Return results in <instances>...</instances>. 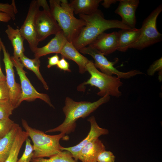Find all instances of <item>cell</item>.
I'll return each mask as SVG.
<instances>
[{
    "instance_id": "cell-1",
    "label": "cell",
    "mask_w": 162,
    "mask_h": 162,
    "mask_svg": "<svg viewBox=\"0 0 162 162\" xmlns=\"http://www.w3.org/2000/svg\"><path fill=\"white\" fill-rule=\"evenodd\" d=\"M79 16L86 24L72 42L79 51L92 44L99 35L107 29L112 28L134 29L121 21L105 19L103 13L99 10L90 15L79 14Z\"/></svg>"
},
{
    "instance_id": "cell-2",
    "label": "cell",
    "mask_w": 162,
    "mask_h": 162,
    "mask_svg": "<svg viewBox=\"0 0 162 162\" xmlns=\"http://www.w3.org/2000/svg\"><path fill=\"white\" fill-rule=\"evenodd\" d=\"M110 96L106 95L93 102L86 101L76 102L67 97L63 111L65 116L63 123L55 128L49 129L45 133L56 132L68 134L74 131L76 121L80 118H84L95 110L102 104L108 102Z\"/></svg>"
},
{
    "instance_id": "cell-3",
    "label": "cell",
    "mask_w": 162,
    "mask_h": 162,
    "mask_svg": "<svg viewBox=\"0 0 162 162\" xmlns=\"http://www.w3.org/2000/svg\"><path fill=\"white\" fill-rule=\"evenodd\" d=\"M50 12L56 20L68 42H72L85 22L76 18L70 3L66 0H50Z\"/></svg>"
},
{
    "instance_id": "cell-4",
    "label": "cell",
    "mask_w": 162,
    "mask_h": 162,
    "mask_svg": "<svg viewBox=\"0 0 162 162\" xmlns=\"http://www.w3.org/2000/svg\"><path fill=\"white\" fill-rule=\"evenodd\" d=\"M22 125L26 131L32 139L34 149L32 158L52 156L62 151V147L60 144V140L66 137L63 132L58 134L51 135L44 132L33 128L30 126L25 120H22Z\"/></svg>"
},
{
    "instance_id": "cell-5",
    "label": "cell",
    "mask_w": 162,
    "mask_h": 162,
    "mask_svg": "<svg viewBox=\"0 0 162 162\" xmlns=\"http://www.w3.org/2000/svg\"><path fill=\"white\" fill-rule=\"evenodd\" d=\"M86 71L90 75V77L86 81L77 87L78 91H84V86L89 85L98 88L99 91L97 94L103 97L106 95L118 98L121 96L122 92L119 88L123 85L120 79L117 76H110L98 70L94 63L89 61L86 65Z\"/></svg>"
},
{
    "instance_id": "cell-6",
    "label": "cell",
    "mask_w": 162,
    "mask_h": 162,
    "mask_svg": "<svg viewBox=\"0 0 162 162\" xmlns=\"http://www.w3.org/2000/svg\"><path fill=\"white\" fill-rule=\"evenodd\" d=\"M162 11L161 4L154 9L144 20L140 28L141 34L139 38L130 46L129 49L141 50L161 41L162 35L157 30L156 21Z\"/></svg>"
},
{
    "instance_id": "cell-7",
    "label": "cell",
    "mask_w": 162,
    "mask_h": 162,
    "mask_svg": "<svg viewBox=\"0 0 162 162\" xmlns=\"http://www.w3.org/2000/svg\"><path fill=\"white\" fill-rule=\"evenodd\" d=\"M80 52L91 56L94 59V64L97 68H99L101 72L110 76L116 75L120 79H128L137 75L143 74L138 70H131L128 72L120 71L115 68L114 65L118 62V59L113 62L108 60L102 53L92 46L83 48L79 50Z\"/></svg>"
},
{
    "instance_id": "cell-8",
    "label": "cell",
    "mask_w": 162,
    "mask_h": 162,
    "mask_svg": "<svg viewBox=\"0 0 162 162\" xmlns=\"http://www.w3.org/2000/svg\"><path fill=\"white\" fill-rule=\"evenodd\" d=\"M10 58L16 69L21 83L22 93L18 106L24 100L31 101L39 98L45 102L50 106L54 107L48 95L46 94L38 92L31 84L26 76V73L24 70V66L19 59L13 56L10 57Z\"/></svg>"
},
{
    "instance_id": "cell-9",
    "label": "cell",
    "mask_w": 162,
    "mask_h": 162,
    "mask_svg": "<svg viewBox=\"0 0 162 162\" xmlns=\"http://www.w3.org/2000/svg\"><path fill=\"white\" fill-rule=\"evenodd\" d=\"M40 7L39 0L31 1L27 16L19 29L24 39L28 41L30 49L33 52L38 44L35 30V18Z\"/></svg>"
},
{
    "instance_id": "cell-10",
    "label": "cell",
    "mask_w": 162,
    "mask_h": 162,
    "mask_svg": "<svg viewBox=\"0 0 162 162\" xmlns=\"http://www.w3.org/2000/svg\"><path fill=\"white\" fill-rule=\"evenodd\" d=\"M35 25L38 43L52 34H56L61 30L50 10H39L35 16Z\"/></svg>"
},
{
    "instance_id": "cell-11",
    "label": "cell",
    "mask_w": 162,
    "mask_h": 162,
    "mask_svg": "<svg viewBox=\"0 0 162 162\" xmlns=\"http://www.w3.org/2000/svg\"><path fill=\"white\" fill-rule=\"evenodd\" d=\"M0 43L4 54L3 61L6 73V81L10 91V101L15 109L19 106L18 103L22 93L21 86L16 82L14 65L10 54L7 51L0 37Z\"/></svg>"
},
{
    "instance_id": "cell-12",
    "label": "cell",
    "mask_w": 162,
    "mask_h": 162,
    "mask_svg": "<svg viewBox=\"0 0 162 162\" xmlns=\"http://www.w3.org/2000/svg\"><path fill=\"white\" fill-rule=\"evenodd\" d=\"M88 121L90 123V129L86 137L76 146L68 147H62L61 148L62 151L65 150L69 152L76 162L78 160V155L80 152L86 145L94 139L98 138L100 136L108 134L109 133L107 129L99 126L94 116L89 118Z\"/></svg>"
},
{
    "instance_id": "cell-13",
    "label": "cell",
    "mask_w": 162,
    "mask_h": 162,
    "mask_svg": "<svg viewBox=\"0 0 162 162\" xmlns=\"http://www.w3.org/2000/svg\"><path fill=\"white\" fill-rule=\"evenodd\" d=\"M119 3L115 12L122 18L124 24L132 29L135 28L136 11L139 4V0H118Z\"/></svg>"
},
{
    "instance_id": "cell-14",
    "label": "cell",
    "mask_w": 162,
    "mask_h": 162,
    "mask_svg": "<svg viewBox=\"0 0 162 162\" xmlns=\"http://www.w3.org/2000/svg\"><path fill=\"white\" fill-rule=\"evenodd\" d=\"M118 42V32H114L110 33L103 32L89 45L104 56H106L117 50Z\"/></svg>"
},
{
    "instance_id": "cell-15",
    "label": "cell",
    "mask_w": 162,
    "mask_h": 162,
    "mask_svg": "<svg viewBox=\"0 0 162 162\" xmlns=\"http://www.w3.org/2000/svg\"><path fill=\"white\" fill-rule=\"evenodd\" d=\"M63 32L61 30L44 46L37 47L34 52L35 58H39L43 56L52 53H60L67 41Z\"/></svg>"
},
{
    "instance_id": "cell-16",
    "label": "cell",
    "mask_w": 162,
    "mask_h": 162,
    "mask_svg": "<svg viewBox=\"0 0 162 162\" xmlns=\"http://www.w3.org/2000/svg\"><path fill=\"white\" fill-rule=\"evenodd\" d=\"M105 150V146L100 140L94 139L82 148L79 153L78 159L82 162H97L98 155Z\"/></svg>"
},
{
    "instance_id": "cell-17",
    "label": "cell",
    "mask_w": 162,
    "mask_h": 162,
    "mask_svg": "<svg viewBox=\"0 0 162 162\" xmlns=\"http://www.w3.org/2000/svg\"><path fill=\"white\" fill-rule=\"evenodd\" d=\"M60 54L62 58L74 62L78 65L80 73L83 74L87 71L86 65L89 60L80 53L72 43L67 41L62 48Z\"/></svg>"
},
{
    "instance_id": "cell-18",
    "label": "cell",
    "mask_w": 162,
    "mask_h": 162,
    "mask_svg": "<svg viewBox=\"0 0 162 162\" xmlns=\"http://www.w3.org/2000/svg\"><path fill=\"white\" fill-rule=\"evenodd\" d=\"M118 32V42L117 50L122 52H126L138 39L141 34L140 29L136 28L132 29H121Z\"/></svg>"
},
{
    "instance_id": "cell-19",
    "label": "cell",
    "mask_w": 162,
    "mask_h": 162,
    "mask_svg": "<svg viewBox=\"0 0 162 162\" xmlns=\"http://www.w3.org/2000/svg\"><path fill=\"white\" fill-rule=\"evenodd\" d=\"M5 32L13 48V56L15 58L19 59L21 56L24 54L25 49L23 41L25 39L22 35L19 29H14L9 25H8Z\"/></svg>"
},
{
    "instance_id": "cell-20",
    "label": "cell",
    "mask_w": 162,
    "mask_h": 162,
    "mask_svg": "<svg viewBox=\"0 0 162 162\" xmlns=\"http://www.w3.org/2000/svg\"><path fill=\"white\" fill-rule=\"evenodd\" d=\"M20 128L19 124L15 123L9 132L0 139V162H4L7 158Z\"/></svg>"
},
{
    "instance_id": "cell-21",
    "label": "cell",
    "mask_w": 162,
    "mask_h": 162,
    "mask_svg": "<svg viewBox=\"0 0 162 162\" xmlns=\"http://www.w3.org/2000/svg\"><path fill=\"white\" fill-rule=\"evenodd\" d=\"M101 0H73L70 4L76 14L90 15L96 12Z\"/></svg>"
},
{
    "instance_id": "cell-22",
    "label": "cell",
    "mask_w": 162,
    "mask_h": 162,
    "mask_svg": "<svg viewBox=\"0 0 162 162\" xmlns=\"http://www.w3.org/2000/svg\"><path fill=\"white\" fill-rule=\"evenodd\" d=\"M28 135L21 127L15 137L12 146L7 158L4 162H17L18 155L22 145Z\"/></svg>"
},
{
    "instance_id": "cell-23",
    "label": "cell",
    "mask_w": 162,
    "mask_h": 162,
    "mask_svg": "<svg viewBox=\"0 0 162 162\" xmlns=\"http://www.w3.org/2000/svg\"><path fill=\"white\" fill-rule=\"evenodd\" d=\"M19 59L24 67L32 71L35 74L43 84L44 88L48 90L49 89L48 86L39 70L40 65V61L39 59L36 58L30 59L23 54L20 57Z\"/></svg>"
},
{
    "instance_id": "cell-24",
    "label": "cell",
    "mask_w": 162,
    "mask_h": 162,
    "mask_svg": "<svg viewBox=\"0 0 162 162\" xmlns=\"http://www.w3.org/2000/svg\"><path fill=\"white\" fill-rule=\"evenodd\" d=\"M30 162H76L71 154L69 152L64 150L49 158H32Z\"/></svg>"
},
{
    "instance_id": "cell-25",
    "label": "cell",
    "mask_w": 162,
    "mask_h": 162,
    "mask_svg": "<svg viewBox=\"0 0 162 162\" xmlns=\"http://www.w3.org/2000/svg\"><path fill=\"white\" fill-rule=\"evenodd\" d=\"M14 109L9 100H0V120L9 118Z\"/></svg>"
},
{
    "instance_id": "cell-26",
    "label": "cell",
    "mask_w": 162,
    "mask_h": 162,
    "mask_svg": "<svg viewBox=\"0 0 162 162\" xmlns=\"http://www.w3.org/2000/svg\"><path fill=\"white\" fill-rule=\"evenodd\" d=\"M24 152L21 157L17 162H30L33 155L34 149L30 140L27 138L26 140Z\"/></svg>"
},
{
    "instance_id": "cell-27",
    "label": "cell",
    "mask_w": 162,
    "mask_h": 162,
    "mask_svg": "<svg viewBox=\"0 0 162 162\" xmlns=\"http://www.w3.org/2000/svg\"><path fill=\"white\" fill-rule=\"evenodd\" d=\"M17 12L14 0H12L11 4L0 3V12L8 14L13 20H15Z\"/></svg>"
},
{
    "instance_id": "cell-28",
    "label": "cell",
    "mask_w": 162,
    "mask_h": 162,
    "mask_svg": "<svg viewBox=\"0 0 162 162\" xmlns=\"http://www.w3.org/2000/svg\"><path fill=\"white\" fill-rule=\"evenodd\" d=\"M159 72V79L162 80V57L154 61L149 67L147 70L148 75L152 76L156 72Z\"/></svg>"
},
{
    "instance_id": "cell-29",
    "label": "cell",
    "mask_w": 162,
    "mask_h": 162,
    "mask_svg": "<svg viewBox=\"0 0 162 162\" xmlns=\"http://www.w3.org/2000/svg\"><path fill=\"white\" fill-rule=\"evenodd\" d=\"M14 123L9 118L0 120V139L9 132Z\"/></svg>"
},
{
    "instance_id": "cell-30",
    "label": "cell",
    "mask_w": 162,
    "mask_h": 162,
    "mask_svg": "<svg viewBox=\"0 0 162 162\" xmlns=\"http://www.w3.org/2000/svg\"><path fill=\"white\" fill-rule=\"evenodd\" d=\"M116 157L110 151L105 150L101 152L98 155L97 162H115Z\"/></svg>"
},
{
    "instance_id": "cell-31",
    "label": "cell",
    "mask_w": 162,
    "mask_h": 162,
    "mask_svg": "<svg viewBox=\"0 0 162 162\" xmlns=\"http://www.w3.org/2000/svg\"><path fill=\"white\" fill-rule=\"evenodd\" d=\"M10 100V91L6 80L0 81V100Z\"/></svg>"
},
{
    "instance_id": "cell-32",
    "label": "cell",
    "mask_w": 162,
    "mask_h": 162,
    "mask_svg": "<svg viewBox=\"0 0 162 162\" xmlns=\"http://www.w3.org/2000/svg\"><path fill=\"white\" fill-rule=\"evenodd\" d=\"M57 66V68L61 70L68 72H71L70 69L69 63L63 58H62L59 60Z\"/></svg>"
},
{
    "instance_id": "cell-33",
    "label": "cell",
    "mask_w": 162,
    "mask_h": 162,
    "mask_svg": "<svg viewBox=\"0 0 162 162\" xmlns=\"http://www.w3.org/2000/svg\"><path fill=\"white\" fill-rule=\"evenodd\" d=\"M48 64L47 67L50 68L54 66L57 65L59 59V57L57 54L48 57Z\"/></svg>"
},
{
    "instance_id": "cell-34",
    "label": "cell",
    "mask_w": 162,
    "mask_h": 162,
    "mask_svg": "<svg viewBox=\"0 0 162 162\" xmlns=\"http://www.w3.org/2000/svg\"><path fill=\"white\" fill-rule=\"evenodd\" d=\"M11 19L10 16L7 14L0 12V21L7 22Z\"/></svg>"
},
{
    "instance_id": "cell-35",
    "label": "cell",
    "mask_w": 162,
    "mask_h": 162,
    "mask_svg": "<svg viewBox=\"0 0 162 162\" xmlns=\"http://www.w3.org/2000/svg\"><path fill=\"white\" fill-rule=\"evenodd\" d=\"M117 0H104L102 3V5L106 8H108L112 4H115Z\"/></svg>"
},
{
    "instance_id": "cell-36",
    "label": "cell",
    "mask_w": 162,
    "mask_h": 162,
    "mask_svg": "<svg viewBox=\"0 0 162 162\" xmlns=\"http://www.w3.org/2000/svg\"><path fill=\"white\" fill-rule=\"evenodd\" d=\"M2 50V46L0 43V52ZM1 80H6V77L3 74L0 65V81Z\"/></svg>"
},
{
    "instance_id": "cell-37",
    "label": "cell",
    "mask_w": 162,
    "mask_h": 162,
    "mask_svg": "<svg viewBox=\"0 0 162 162\" xmlns=\"http://www.w3.org/2000/svg\"></svg>"
}]
</instances>
